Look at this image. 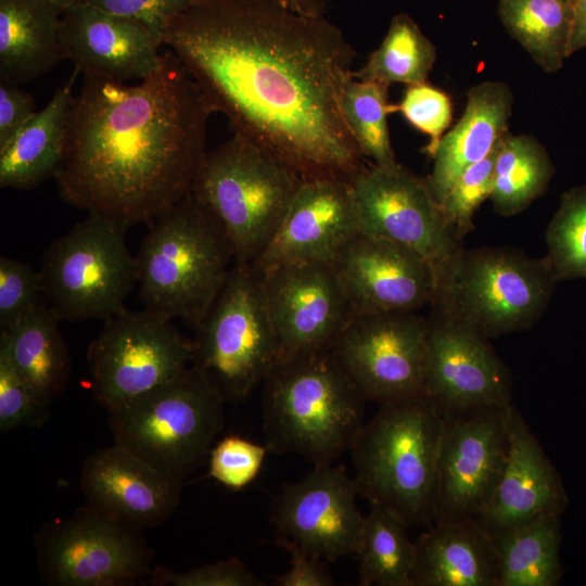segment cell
<instances>
[{
    "instance_id": "cell-1",
    "label": "cell",
    "mask_w": 586,
    "mask_h": 586,
    "mask_svg": "<svg viewBox=\"0 0 586 586\" xmlns=\"http://www.w3.org/2000/svg\"><path fill=\"white\" fill-rule=\"evenodd\" d=\"M163 44L234 133L304 180L352 183L367 167L342 109L356 52L323 15L267 0H195Z\"/></svg>"
},
{
    "instance_id": "cell-2",
    "label": "cell",
    "mask_w": 586,
    "mask_h": 586,
    "mask_svg": "<svg viewBox=\"0 0 586 586\" xmlns=\"http://www.w3.org/2000/svg\"><path fill=\"white\" fill-rule=\"evenodd\" d=\"M213 113L171 50L136 85L84 76L54 176L60 196L127 227L152 222L192 193Z\"/></svg>"
},
{
    "instance_id": "cell-3",
    "label": "cell",
    "mask_w": 586,
    "mask_h": 586,
    "mask_svg": "<svg viewBox=\"0 0 586 586\" xmlns=\"http://www.w3.org/2000/svg\"><path fill=\"white\" fill-rule=\"evenodd\" d=\"M444 417L428 394L380 405L351 448L359 496L408 525L435 519Z\"/></svg>"
},
{
    "instance_id": "cell-4",
    "label": "cell",
    "mask_w": 586,
    "mask_h": 586,
    "mask_svg": "<svg viewBox=\"0 0 586 586\" xmlns=\"http://www.w3.org/2000/svg\"><path fill=\"white\" fill-rule=\"evenodd\" d=\"M265 445L333 464L364 424L366 398L331 349L279 360L263 382Z\"/></svg>"
},
{
    "instance_id": "cell-5",
    "label": "cell",
    "mask_w": 586,
    "mask_h": 586,
    "mask_svg": "<svg viewBox=\"0 0 586 586\" xmlns=\"http://www.w3.org/2000/svg\"><path fill=\"white\" fill-rule=\"evenodd\" d=\"M136 259L144 308L193 329L235 263L221 225L192 193L150 222Z\"/></svg>"
},
{
    "instance_id": "cell-6",
    "label": "cell",
    "mask_w": 586,
    "mask_h": 586,
    "mask_svg": "<svg viewBox=\"0 0 586 586\" xmlns=\"http://www.w3.org/2000/svg\"><path fill=\"white\" fill-rule=\"evenodd\" d=\"M304 179L240 135L205 154L192 194L221 225L235 263L252 264L281 226Z\"/></svg>"
},
{
    "instance_id": "cell-7",
    "label": "cell",
    "mask_w": 586,
    "mask_h": 586,
    "mask_svg": "<svg viewBox=\"0 0 586 586\" xmlns=\"http://www.w3.org/2000/svg\"><path fill=\"white\" fill-rule=\"evenodd\" d=\"M226 400L192 366L109 413L114 442L183 483L208 459L225 424Z\"/></svg>"
},
{
    "instance_id": "cell-8",
    "label": "cell",
    "mask_w": 586,
    "mask_h": 586,
    "mask_svg": "<svg viewBox=\"0 0 586 586\" xmlns=\"http://www.w3.org/2000/svg\"><path fill=\"white\" fill-rule=\"evenodd\" d=\"M194 332L191 366L226 402H244L263 384L279 351L252 264L234 263Z\"/></svg>"
},
{
    "instance_id": "cell-9",
    "label": "cell",
    "mask_w": 586,
    "mask_h": 586,
    "mask_svg": "<svg viewBox=\"0 0 586 586\" xmlns=\"http://www.w3.org/2000/svg\"><path fill=\"white\" fill-rule=\"evenodd\" d=\"M557 282L547 257L502 246L464 249L431 307L489 340L532 327Z\"/></svg>"
},
{
    "instance_id": "cell-10",
    "label": "cell",
    "mask_w": 586,
    "mask_h": 586,
    "mask_svg": "<svg viewBox=\"0 0 586 586\" xmlns=\"http://www.w3.org/2000/svg\"><path fill=\"white\" fill-rule=\"evenodd\" d=\"M127 228L90 213L46 250L39 272L48 306L59 320H106L126 309L137 283Z\"/></svg>"
},
{
    "instance_id": "cell-11",
    "label": "cell",
    "mask_w": 586,
    "mask_h": 586,
    "mask_svg": "<svg viewBox=\"0 0 586 586\" xmlns=\"http://www.w3.org/2000/svg\"><path fill=\"white\" fill-rule=\"evenodd\" d=\"M86 358L91 393L110 413L188 369L192 341L165 317L124 309L104 320Z\"/></svg>"
},
{
    "instance_id": "cell-12",
    "label": "cell",
    "mask_w": 586,
    "mask_h": 586,
    "mask_svg": "<svg viewBox=\"0 0 586 586\" xmlns=\"http://www.w3.org/2000/svg\"><path fill=\"white\" fill-rule=\"evenodd\" d=\"M351 188L360 231L406 245L430 264L435 279L434 301L464 247L446 222L426 179L398 163L388 167L372 164L352 181Z\"/></svg>"
},
{
    "instance_id": "cell-13",
    "label": "cell",
    "mask_w": 586,
    "mask_h": 586,
    "mask_svg": "<svg viewBox=\"0 0 586 586\" xmlns=\"http://www.w3.org/2000/svg\"><path fill=\"white\" fill-rule=\"evenodd\" d=\"M35 545L47 585H126L152 571V553L140 530L88 504L42 525Z\"/></svg>"
},
{
    "instance_id": "cell-14",
    "label": "cell",
    "mask_w": 586,
    "mask_h": 586,
    "mask_svg": "<svg viewBox=\"0 0 586 586\" xmlns=\"http://www.w3.org/2000/svg\"><path fill=\"white\" fill-rule=\"evenodd\" d=\"M428 319L417 311L354 316L331 352L366 400L425 393Z\"/></svg>"
},
{
    "instance_id": "cell-15",
    "label": "cell",
    "mask_w": 586,
    "mask_h": 586,
    "mask_svg": "<svg viewBox=\"0 0 586 586\" xmlns=\"http://www.w3.org/2000/svg\"><path fill=\"white\" fill-rule=\"evenodd\" d=\"M358 496L344 466L314 467L271 504L270 520L279 544L320 560L355 556L365 521L356 505Z\"/></svg>"
},
{
    "instance_id": "cell-16",
    "label": "cell",
    "mask_w": 586,
    "mask_h": 586,
    "mask_svg": "<svg viewBox=\"0 0 586 586\" xmlns=\"http://www.w3.org/2000/svg\"><path fill=\"white\" fill-rule=\"evenodd\" d=\"M257 270L279 360L331 349L354 317L331 265L294 263Z\"/></svg>"
},
{
    "instance_id": "cell-17",
    "label": "cell",
    "mask_w": 586,
    "mask_h": 586,
    "mask_svg": "<svg viewBox=\"0 0 586 586\" xmlns=\"http://www.w3.org/2000/svg\"><path fill=\"white\" fill-rule=\"evenodd\" d=\"M508 406L443 415L433 523L475 518L492 497L509 451Z\"/></svg>"
},
{
    "instance_id": "cell-18",
    "label": "cell",
    "mask_w": 586,
    "mask_h": 586,
    "mask_svg": "<svg viewBox=\"0 0 586 586\" xmlns=\"http://www.w3.org/2000/svg\"><path fill=\"white\" fill-rule=\"evenodd\" d=\"M425 393L442 415L511 404L512 377L487 337L432 309L428 319Z\"/></svg>"
},
{
    "instance_id": "cell-19",
    "label": "cell",
    "mask_w": 586,
    "mask_h": 586,
    "mask_svg": "<svg viewBox=\"0 0 586 586\" xmlns=\"http://www.w3.org/2000/svg\"><path fill=\"white\" fill-rule=\"evenodd\" d=\"M329 264L354 316L417 311L433 301L430 264L400 243L359 230Z\"/></svg>"
},
{
    "instance_id": "cell-20",
    "label": "cell",
    "mask_w": 586,
    "mask_h": 586,
    "mask_svg": "<svg viewBox=\"0 0 586 586\" xmlns=\"http://www.w3.org/2000/svg\"><path fill=\"white\" fill-rule=\"evenodd\" d=\"M509 451L500 480L475 515L491 535L548 515H560L568 497L562 480L520 411L507 407Z\"/></svg>"
},
{
    "instance_id": "cell-21",
    "label": "cell",
    "mask_w": 586,
    "mask_h": 586,
    "mask_svg": "<svg viewBox=\"0 0 586 586\" xmlns=\"http://www.w3.org/2000/svg\"><path fill=\"white\" fill-rule=\"evenodd\" d=\"M358 231L351 183L304 180L275 237L252 265L266 269L294 263H330Z\"/></svg>"
},
{
    "instance_id": "cell-22",
    "label": "cell",
    "mask_w": 586,
    "mask_h": 586,
    "mask_svg": "<svg viewBox=\"0 0 586 586\" xmlns=\"http://www.w3.org/2000/svg\"><path fill=\"white\" fill-rule=\"evenodd\" d=\"M181 485L116 443L90 454L80 473L88 505L140 531L171 515Z\"/></svg>"
},
{
    "instance_id": "cell-23",
    "label": "cell",
    "mask_w": 586,
    "mask_h": 586,
    "mask_svg": "<svg viewBox=\"0 0 586 586\" xmlns=\"http://www.w3.org/2000/svg\"><path fill=\"white\" fill-rule=\"evenodd\" d=\"M61 31L66 58L84 76L141 80L161 64L160 46L144 26L92 5H68Z\"/></svg>"
},
{
    "instance_id": "cell-24",
    "label": "cell",
    "mask_w": 586,
    "mask_h": 586,
    "mask_svg": "<svg viewBox=\"0 0 586 586\" xmlns=\"http://www.w3.org/2000/svg\"><path fill=\"white\" fill-rule=\"evenodd\" d=\"M461 118L438 141L426 179L440 203L453 182L469 166L486 157L508 132L512 94L507 85L484 81L471 87Z\"/></svg>"
},
{
    "instance_id": "cell-25",
    "label": "cell",
    "mask_w": 586,
    "mask_h": 586,
    "mask_svg": "<svg viewBox=\"0 0 586 586\" xmlns=\"http://www.w3.org/2000/svg\"><path fill=\"white\" fill-rule=\"evenodd\" d=\"M415 547V586L498 585L496 546L474 518L435 522Z\"/></svg>"
},
{
    "instance_id": "cell-26",
    "label": "cell",
    "mask_w": 586,
    "mask_h": 586,
    "mask_svg": "<svg viewBox=\"0 0 586 586\" xmlns=\"http://www.w3.org/2000/svg\"><path fill=\"white\" fill-rule=\"evenodd\" d=\"M67 59L61 14L49 0H0V78L18 85Z\"/></svg>"
},
{
    "instance_id": "cell-27",
    "label": "cell",
    "mask_w": 586,
    "mask_h": 586,
    "mask_svg": "<svg viewBox=\"0 0 586 586\" xmlns=\"http://www.w3.org/2000/svg\"><path fill=\"white\" fill-rule=\"evenodd\" d=\"M59 321L43 304L0 329V346L36 399L47 408L65 391L71 377L72 361Z\"/></svg>"
},
{
    "instance_id": "cell-28",
    "label": "cell",
    "mask_w": 586,
    "mask_h": 586,
    "mask_svg": "<svg viewBox=\"0 0 586 586\" xmlns=\"http://www.w3.org/2000/svg\"><path fill=\"white\" fill-rule=\"evenodd\" d=\"M79 72L0 149V187L28 190L54 178L63 156L72 86Z\"/></svg>"
},
{
    "instance_id": "cell-29",
    "label": "cell",
    "mask_w": 586,
    "mask_h": 586,
    "mask_svg": "<svg viewBox=\"0 0 586 586\" xmlns=\"http://www.w3.org/2000/svg\"><path fill=\"white\" fill-rule=\"evenodd\" d=\"M560 515H548L492 534L499 558L497 586H557Z\"/></svg>"
},
{
    "instance_id": "cell-30",
    "label": "cell",
    "mask_w": 586,
    "mask_h": 586,
    "mask_svg": "<svg viewBox=\"0 0 586 586\" xmlns=\"http://www.w3.org/2000/svg\"><path fill=\"white\" fill-rule=\"evenodd\" d=\"M407 526L394 512L370 505L355 555L359 585L415 586L416 547Z\"/></svg>"
},
{
    "instance_id": "cell-31",
    "label": "cell",
    "mask_w": 586,
    "mask_h": 586,
    "mask_svg": "<svg viewBox=\"0 0 586 586\" xmlns=\"http://www.w3.org/2000/svg\"><path fill=\"white\" fill-rule=\"evenodd\" d=\"M507 31L546 72L559 71L570 56L573 5L562 0H498Z\"/></svg>"
},
{
    "instance_id": "cell-32",
    "label": "cell",
    "mask_w": 586,
    "mask_h": 586,
    "mask_svg": "<svg viewBox=\"0 0 586 586\" xmlns=\"http://www.w3.org/2000/svg\"><path fill=\"white\" fill-rule=\"evenodd\" d=\"M552 174L546 150L533 137L507 132L495 164L494 209L502 216L522 212L545 191Z\"/></svg>"
},
{
    "instance_id": "cell-33",
    "label": "cell",
    "mask_w": 586,
    "mask_h": 586,
    "mask_svg": "<svg viewBox=\"0 0 586 586\" xmlns=\"http://www.w3.org/2000/svg\"><path fill=\"white\" fill-rule=\"evenodd\" d=\"M436 59L434 44L406 13L396 14L381 44L366 64L353 71L359 80L385 85H416L426 81Z\"/></svg>"
},
{
    "instance_id": "cell-34",
    "label": "cell",
    "mask_w": 586,
    "mask_h": 586,
    "mask_svg": "<svg viewBox=\"0 0 586 586\" xmlns=\"http://www.w3.org/2000/svg\"><path fill=\"white\" fill-rule=\"evenodd\" d=\"M342 109L365 157L381 167L396 165L387 125V115L393 111L388 104V85L352 76L344 89Z\"/></svg>"
},
{
    "instance_id": "cell-35",
    "label": "cell",
    "mask_w": 586,
    "mask_h": 586,
    "mask_svg": "<svg viewBox=\"0 0 586 586\" xmlns=\"http://www.w3.org/2000/svg\"><path fill=\"white\" fill-rule=\"evenodd\" d=\"M546 255L558 279H586V184L562 194L546 230Z\"/></svg>"
},
{
    "instance_id": "cell-36",
    "label": "cell",
    "mask_w": 586,
    "mask_h": 586,
    "mask_svg": "<svg viewBox=\"0 0 586 586\" xmlns=\"http://www.w3.org/2000/svg\"><path fill=\"white\" fill-rule=\"evenodd\" d=\"M501 140L486 157L463 170L440 202L446 222L460 238L473 227L479 206L491 198Z\"/></svg>"
},
{
    "instance_id": "cell-37",
    "label": "cell",
    "mask_w": 586,
    "mask_h": 586,
    "mask_svg": "<svg viewBox=\"0 0 586 586\" xmlns=\"http://www.w3.org/2000/svg\"><path fill=\"white\" fill-rule=\"evenodd\" d=\"M40 272L14 258L0 257V329L46 304Z\"/></svg>"
},
{
    "instance_id": "cell-38",
    "label": "cell",
    "mask_w": 586,
    "mask_h": 586,
    "mask_svg": "<svg viewBox=\"0 0 586 586\" xmlns=\"http://www.w3.org/2000/svg\"><path fill=\"white\" fill-rule=\"evenodd\" d=\"M266 445H259L239 436H227L211 449L208 474L231 489H242L259 473Z\"/></svg>"
},
{
    "instance_id": "cell-39",
    "label": "cell",
    "mask_w": 586,
    "mask_h": 586,
    "mask_svg": "<svg viewBox=\"0 0 586 586\" xmlns=\"http://www.w3.org/2000/svg\"><path fill=\"white\" fill-rule=\"evenodd\" d=\"M409 124L430 137L425 152L431 156L448 128L453 109L448 95L426 82L409 85L400 103L393 106Z\"/></svg>"
},
{
    "instance_id": "cell-40",
    "label": "cell",
    "mask_w": 586,
    "mask_h": 586,
    "mask_svg": "<svg viewBox=\"0 0 586 586\" xmlns=\"http://www.w3.org/2000/svg\"><path fill=\"white\" fill-rule=\"evenodd\" d=\"M42 406L12 365L5 349L0 346V431L41 426L48 419Z\"/></svg>"
},
{
    "instance_id": "cell-41",
    "label": "cell",
    "mask_w": 586,
    "mask_h": 586,
    "mask_svg": "<svg viewBox=\"0 0 586 586\" xmlns=\"http://www.w3.org/2000/svg\"><path fill=\"white\" fill-rule=\"evenodd\" d=\"M158 586H263L252 571L241 560L231 558L204 564L183 572L164 568L152 569L146 578Z\"/></svg>"
},
{
    "instance_id": "cell-42",
    "label": "cell",
    "mask_w": 586,
    "mask_h": 586,
    "mask_svg": "<svg viewBox=\"0 0 586 586\" xmlns=\"http://www.w3.org/2000/svg\"><path fill=\"white\" fill-rule=\"evenodd\" d=\"M195 0H75L144 26L161 46L170 21Z\"/></svg>"
},
{
    "instance_id": "cell-43",
    "label": "cell",
    "mask_w": 586,
    "mask_h": 586,
    "mask_svg": "<svg viewBox=\"0 0 586 586\" xmlns=\"http://www.w3.org/2000/svg\"><path fill=\"white\" fill-rule=\"evenodd\" d=\"M33 97L20 85L0 78V149L7 145L34 117Z\"/></svg>"
},
{
    "instance_id": "cell-44",
    "label": "cell",
    "mask_w": 586,
    "mask_h": 586,
    "mask_svg": "<svg viewBox=\"0 0 586 586\" xmlns=\"http://www.w3.org/2000/svg\"><path fill=\"white\" fill-rule=\"evenodd\" d=\"M291 566L283 574L276 576L279 586H332L334 579L320 559L290 547Z\"/></svg>"
},
{
    "instance_id": "cell-45",
    "label": "cell",
    "mask_w": 586,
    "mask_h": 586,
    "mask_svg": "<svg viewBox=\"0 0 586 586\" xmlns=\"http://www.w3.org/2000/svg\"><path fill=\"white\" fill-rule=\"evenodd\" d=\"M586 48V0H576L573 4L572 30L569 54Z\"/></svg>"
},
{
    "instance_id": "cell-46",
    "label": "cell",
    "mask_w": 586,
    "mask_h": 586,
    "mask_svg": "<svg viewBox=\"0 0 586 586\" xmlns=\"http://www.w3.org/2000/svg\"><path fill=\"white\" fill-rule=\"evenodd\" d=\"M281 4L292 11L305 15L320 16L324 14L326 2L323 0H267Z\"/></svg>"
},
{
    "instance_id": "cell-47",
    "label": "cell",
    "mask_w": 586,
    "mask_h": 586,
    "mask_svg": "<svg viewBox=\"0 0 586 586\" xmlns=\"http://www.w3.org/2000/svg\"><path fill=\"white\" fill-rule=\"evenodd\" d=\"M54 8L59 11V13L62 15L63 11L74 3L75 0H49Z\"/></svg>"
},
{
    "instance_id": "cell-48",
    "label": "cell",
    "mask_w": 586,
    "mask_h": 586,
    "mask_svg": "<svg viewBox=\"0 0 586 586\" xmlns=\"http://www.w3.org/2000/svg\"><path fill=\"white\" fill-rule=\"evenodd\" d=\"M562 1L568 2L573 5L576 0H562Z\"/></svg>"
}]
</instances>
